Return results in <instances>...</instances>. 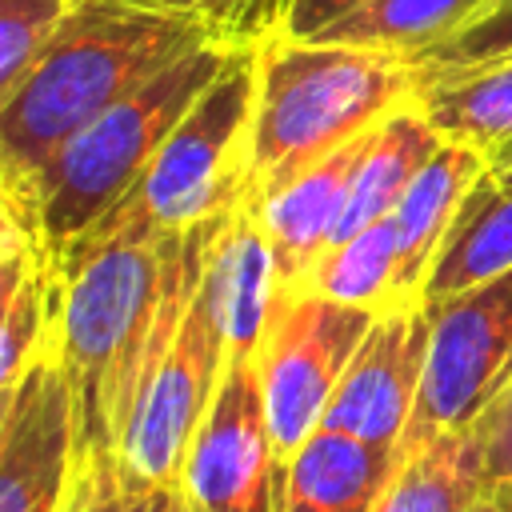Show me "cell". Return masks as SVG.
Masks as SVG:
<instances>
[{
    "instance_id": "1",
    "label": "cell",
    "mask_w": 512,
    "mask_h": 512,
    "mask_svg": "<svg viewBox=\"0 0 512 512\" xmlns=\"http://www.w3.org/2000/svg\"><path fill=\"white\" fill-rule=\"evenodd\" d=\"M208 40L220 36L192 16L76 0L52 44L0 92V192H24L80 128Z\"/></svg>"
},
{
    "instance_id": "2",
    "label": "cell",
    "mask_w": 512,
    "mask_h": 512,
    "mask_svg": "<svg viewBox=\"0 0 512 512\" xmlns=\"http://www.w3.org/2000/svg\"><path fill=\"white\" fill-rule=\"evenodd\" d=\"M416 60L380 48L268 36L256 48V116L248 140V188H280L296 172L380 128L420 100Z\"/></svg>"
},
{
    "instance_id": "3",
    "label": "cell",
    "mask_w": 512,
    "mask_h": 512,
    "mask_svg": "<svg viewBox=\"0 0 512 512\" xmlns=\"http://www.w3.org/2000/svg\"><path fill=\"white\" fill-rule=\"evenodd\" d=\"M236 48L240 44L208 40L160 68L80 128L24 192H0V208L16 212L60 268V256L140 184L168 132L224 72Z\"/></svg>"
},
{
    "instance_id": "4",
    "label": "cell",
    "mask_w": 512,
    "mask_h": 512,
    "mask_svg": "<svg viewBox=\"0 0 512 512\" xmlns=\"http://www.w3.org/2000/svg\"><path fill=\"white\" fill-rule=\"evenodd\" d=\"M164 240L108 228L84 232L60 256V344L76 388L80 468L116 460V428L132 356L148 328Z\"/></svg>"
},
{
    "instance_id": "5",
    "label": "cell",
    "mask_w": 512,
    "mask_h": 512,
    "mask_svg": "<svg viewBox=\"0 0 512 512\" xmlns=\"http://www.w3.org/2000/svg\"><path fill=\"white\" fill-rule=\"evenodd\" d=\"M256 48L260 44H240L232 52L224 72L168 132L140 184L96 228L164 240L224 216L252 192L248 140L256 116Z\"/></svg>"
},
{
    "instance_id": "6",
    "label": "cell",
    "mask_w": 512,
    "mask_h": 512,
    "mask_svg": "<svg viewBox=\"0 0 512 512\" xmlns=\"http://www.w3.org/2000/svg\"><path fill=\"white\" fill-rule=\"evenodd\" d=\"M224 368H228L224 336L208 312L204 292L196 288L172 344L128 396L124 424L116 436V460H112L116 476L128 488L180 480L188 444L220 388Z\"/></svg>"
},
{
    "instance_id": "7",
    "label": "cell",
    "mask_w": 512,
    "mask_h": 512,
    "mask_svg": "<svg viewBox=\"0 0 512 512\" xmlns=\"http://www.w3.org/2000/svg\"><path fill=\"white\" fill-rule=\"evenodd\" d=\"M376 312L340 304L316 288H284L268 336L256 352L276 448L292 456L324 420L344 368L368 336Z\"/></svg>"
},
{
    "instance_id": "8",
    "label": "cell",
    "mask_w": 512,
    "mask_h": 512,
    "mask_svg": "<svg viewBox=\"0 0 512 512\" xmlns=\"http://www.w3.org/2000/svg\"><path fill=\"white\" fill-rule=\"evenodd\" d=\"M432 348L412 424L396 456L468 428L496 388L512 376V268L428 308Z\"/></svg>"
},
{
    "instance_id": "9",
    "label": "cell",
    "mask_w": 512,
    "mask_h": 512,
    "mask_svg": "<svg viewBox=\"0 0 512 512\" xmlns=\"http://www.w3.org/2000/svg\"><path fill=\"white\" fill-rule=\"evenodd\" d=\"M76 472L80 416L56 316L20 380L0 392V512H68Z\"/></svg>"
},
{
    "instance_id": "10",
    "label": "cell",
    "mask_w": 512,
    "mask_h": 512,
    "mask_svg": "<svg viewBox=\"0 0 512 512\" xmlns=\"http://www.w3.org/2000/svg\"><path fill=\"white\" fill-rule=\"evenodd\" d=\"M180 484L192 512H284L288 456L276 448L256 356H228L220 388L188 444Z\"/></svg>"
},
{
    "instance_id": "11",
    "label": "cell",
    "mask_w": 512,
    "mask_h": 512,
    "mask_svg": "<svg viewBox=\"0 0 512 512\" xmlns=\"http://www.w3.org/2000/svg\"><path fill=\"white\" fill-rule=\"evenodd\" d=\"M432 348V312L424 304H400L376 312L368 336L360 340L340 388L320 420L328 432H344L360 444L400 452L412 424L424 368Z\"/></svg>"
},
{
    "instance_id": "12",
    "label": "cell",
    "mask_w": 512,
    "mask_h": 512,
    "mask_svg": "<svg viewBox=\"0 0 512 512\" xmlns=\"http://www.w3.org/2000/svg\"><path fill=\"white\" fill-rule=\"evenodd\" d=\"M200 292L224 336L228 356H256L276 316L284 280L256 192L240 196L208 236Z\"/></svg>"
},
{
    "instance_id": "13",
    "label": "cell",
    "mask_w": 512,
    "mask_h": 512,
    "mask_svg": "<svg viewBox=\"0 0 512 512\" xmlns=\"http://www.w3.org/2000/svg\"><path fill=\"white\" fill-rule=\"evenodd\" d=\"M372 132L356 136L352 144H344L332 156L316 160L312 168L296 172L280 188L256 196L264 228L276 248L284 288H300L308 280V272L316 268V260L336 244V232H340V220L348 208V192H352V180H356V168H360V156H364Z\"/></svg>"
},
{
    "instance_id": "14",
    "label": "cell",
    "mask_w": 512,
    "mask_h": 512,
    "mask_svg": "<svg viewBox=\"0 0 512 512\" xmlns=\"http://www.w3.org/2000/svg\"><path fill=\"white\" fill-rule=\"evenodd\" d=\"M484 176H488V156L480 148L444 140L396 200L392 220L400 232V280L412 304H420L428 272Z\"/></svg>"
},
{
    "instance_id": "15",
    "label": "cell",
    "mask_w": 512,
    "mask_h": 512,
    "mask_svg": "<svg viewBox=\"0 0 512 512\" xmlns=\"http://www.w3.org/2000/svg\"><path fill=\"white\" fill-rule=\"evenodd\" d=\"M400 456L360 444L344 432L316 428L288 456L284 512H372L384 496Z\"/></svg>"
},
{
    "instance_id": "16",
    "label": "cell",
    "mask_w": 512,
    "mask_h": 512,
    "mask_svg": "<svg viewBox=\"0 0 512 512\" xmlns=\"http://www.w3.org/2000/svg\"><path fill=\"white\" fill-rule=\"evenodd\" d=\"M440 144H444V136L424 116L420 100H412L400 112H392L372 132V140H368V148L360 156V168H356V180H352V192H348V208H344V220H340V232H336V244L348 240L352 232H360L364 224L392 216V208L404 196V188L412 184V176L428 164V156Z\"/></svg>"
},
{
    "instance_id": "17",
    "label": "cell",
    "mask_w": 512,
    "mask_h": 512,
    "mask_svg": "<svg viewBox=\"0 0 512 512\" xmlns=\"http://www.w3.org/2000/svg\"><path fill=\"white\" fill-rule=\"evenodd\" d=\"M504 268H512V184H500L488 172L468 196L460 220L452 224L428 272L420 304L436 308Z\"/></svg>"
},
{
    "instance_id": "18",
    "label": "cell",
    "mask_w": 512,
    "mask_h": 512,
    "mask_svg": "<svg viewBox=\"0 0 512 512\" xmlns=\"http://www.w3.org/2000/svg\"><path fill=\"white\" fill-rule=\"evenodd\" d=\"M420 108L444 140L480 148L492 168L512 152V60L424 80Z\"/></svg>"
},
{
    "instance_id": "19",
    "label": "cell",
    "mask_w": 512,
    "mask_h": 512,
    "mask_svg": "<svg viewBox=\"0 0 512 512\" xmlns=\"http://www.w3.org/2000/svg\"><path fill=\"white\" fill-rule=\"evenodd\" d=\"M484 500L480 452L468 428L444 432L400 456L372 512H468Z\"/></svg>"
},
{
    "instance_id": "20",
    "label": "cell",
    "mask_w": 512,
    "mask_h": 512,
    "mask_svg": "<svg viewBox=\"0 0 512 512\" xmlns=\"http://www.w3.org/2000/svg\"><path fill=\"white\" fill-rule=\"evenodd\" d=\"M484 4L488 0H364L360 8L344 12L336 24L308 40L380 48L416 60L440 40H448L456 28H464Z\"/></svg>"
},
{
    "instance_id": "21",
    "label": "cell",
    "mask_w": 512,
    "mask_h": 512,
    "mask_svg": "<svg viewBox=\"0 0 512 512\" xmlns=\"http://www.w3.org/2000/svg\"><path fill=\"white\" fill-rule=\"evenodd\" d=\"M300 288H316L340 304H356V308H372V312H388L400 304H412L404 296V280H400V232L396 220H372L360 232H352L348 240L332 244L316 268L308 272V280Z\"/></svg>"
},
{
    "instance_id": "22",
    "label": "cell",
    "mask_w": 512,
    "mask_h": 512,
    "mask_svg": "<svg viewBox=\"0 0 512 512\" xmlns=\"http://www.w3.org/2000/svg\"><path fill=\"white\" fill-rule=\"evenodd\" d=\"M500 60H512V0H488L464 28H456L448 40L416 56V68L424 72V80H432L488 68Z\"/></svg>"
},
{
    "instance_id": "23",
    "label": "cell",
    "mask_w": 512,
    "mask_h": 512,
    "mask_svg": "<svg viewBox=\"0 0 512 512\" xmlns=\"http://www.w3.org/2000/svg\"><path fill=\"white\" fill-rule=\"evenodd\" d=\"M72 4L76 0H0V92H8L52 44Z\"/></svg>"
},
{
    "instance_id": "24",
    "label": "cell",
    "mask_w": 512,
    "mask_h": 512,
    "mask_svg": "<svg viewBox=\"0 0 512 512\" xmlns=\"http://www.w3.org/2000/svg\"><path fill=\"white\" fill-rule=\"evenodd\" d=\"M68 512H192L188 492L180 480L128 488L116 476V464H88L76 472V488Z\"/></svg>"
},
{
    "instance_id": "25",
    "label": "cell",
    "mask_w": 512,
    "mask_h": 512,
    "mask_svg": "<svg viewBox=\"0 0 512 512\" xmlns=\"http://www.w3.org/2000/svg\"><path fill=\"white\" fill-rule=\"evenodd\" d=\"M156 12H176L208 24L228 44H264L284 32L288 0H132Z\"/></svg>"
},
{
    "instance_id": "26",
    "label": "cell",
    "mask_w": 512,
    "mask_h": 512,
    "mask_svg": "<svg viewBox=\"0 0 512 512\" xmlns=\"http://www.w3.org/2000/svg\"><path fill=\"white\" fill-rule=\"evenodd\" d=\"M480 452V484L484 496L512 508V376L496 388V396L468 424Z\"/></svg>"
},
{
    "instance_id": "27",
    "label": "cell",
    "mask_w": 512,
    "mask_h": 512,
    "mask_svg": "<svg viewBox=\"0 0 512 512\" xmlns=\"http://www.w3.org/2000/svg\"><path fill=\"white\" fill-rule=\"evenodd\" d=\"M364 0H288V16H284V36L308 40L316 32H324L328 24H336L344 12L360 8Z\"/></svg>"
},
{
    "instance_id": "28",
    "label": "cell",
    "mask_w": 512,
    "mask_h": 512,
    "mask_svg": "<svg viewBox=\"0 0 512 512\" xmlns=\"http://www.w3.org/2000/svg\"><path fill=\"white\" fill-rule=\"evenodd\" d=\"M468 512H512L508 504H500V500H492V496H484V500H476Z\"/></svg>"
}]
</instances>
